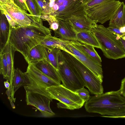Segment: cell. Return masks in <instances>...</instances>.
<instances>
[{"instance_id":"obj_29","label":"cell","mask_w":125,"mask_h":125,"mask_svg":"<svg viewBox=\"0 0 125 125\" xmlns=\"http://www.w3.org/2000/svg\"><path fill=\"white\" fill-rule=\"evenodd\" d=\"M109 0H88L84 4L85 10L99 5Z\"/></svg>"},{"instance_id":"obj_40","label":"cell","mask_w":125,"mask_h":125,"mask_svg":"<svg viewBox=\"0 0 125 125\" xmlns=\"http://www.w3.org/2000/svg\"><path fill=\"white\" fill-rule=\"evenodd\" d=\"M84 2V4L88 0H82Z\"/></svg>"},{"instance_id":"obj_25","label":"cell","mask_w":125,"mask_h":125,"mask_svg":"<svg viewBox=\"0 0 125 125\" xmlns=\"http://www.w3.org/2000/svg\"><path fill=\"white\" fill-rule=\"evenodd\" d=\"M29 9V12L37 21L42 22L40 18L42 15L41 10L35 0H24Z\"/></svg>"},{"instance_id":"obj_32","label":"cell","mask_w":125,"mask_h":125,"mask_svg":"<svg viewBox=\"0 0 125 125\" xmlns=\"http://www.w3.org/2000/svg\"><path fill=\"white\" fill-rule=\"evenodd\" d=\"M107 28L114 34L120 38H122L125 33L121 32L120 29L116 27L109 26Z\"/></svg>"},{"instance_id":"obj_37","label":"cell","mask_w":125,"mask_h":125,"mask_svg":"<svg viewBox=\"0 0 125 125\" xmlns=\"http://www.w3.org/2000/svg\"><path fill=\"white\" fill-rule=\"evenodd\" d=\"M120 40L122 45L125 50V40L121 37L120 38Z\"/></svg>"},{"instance_id":"obj_35","label":"cell","mask_w":125,"mask_h":125,"mask_svg":"<svg viewBox=\"0 0 125 125\" xmlns=\"http://www.w3.org/2000/svg\"><path fill=\"white\" fill-rule=\"evenodd\" d=\"M12 93V87L10 85L9 88L7 89L6 92V93L7 95L9 100L11 99Z\"/></svg>"},{"instance_id":"obj_31","label":"cell","mask_w":125,"mask_h":125,"mask_svg":"<svg viewBox=\"0 0 125 125\" xmlns=\"http://www.w3.org/2000/svg\"><path fill=\"white\" fill-rule=\"evenodd\" d=\"M0 12L5 15L11 28H15L19 26L5 10L0 8Z\"/></svg>"},{"instance_id":"obj_36","label":"cell","mask_w":125,"mask_h":125,"mask_svg":"<svg viewBox=\"0 0 125 125\" xmlns=\"http://www.w3.org/2000/svg\"><path fill=\"white\" fill-rule=\"evenodd\" d=\"M4 83L5 88L7 89L10 87V84L8 80L4 81Z\"/></svg>"},{"instance_id":"obj_5","label":"cell","mask_w":125,"mask_h":125,"mask_svg":"<svg viewBox=\"0 0 125 125\" xmlns=\"http://www.w3.org/2000/svg\"><path fill=\"white\" fill-rule=\"evenodd\" d=\"M24 73L26 81L24 86L25 90L46 96L52 102L53 99L46 89L52 86L60 85L61 83L45 75L33 64H28Z\"/></svg>"},{"instance_id":"obj_3","label":"cell","mask_w":125,"mask_h":125,"mask_svg":"<svg viewBox=\"0 0 125 125\" xmlns=\"http://www.w3.org/2000/svg\"><path fill=\"white\" fill-rule=\"evenodd\" d=\"M92 31L106 57L115 60L125 57V50L121 41V38L102 25H97Z\"/></svg>"},{"instance_id":"obj_26","label":"cell","mask_w":125,"mask_h":125,"mask_svg":"<svg viewBox=\"0 0 125 125\" xmlns=\"http://www.w3.org/2000/svg\"><path fill=\"white\" fill-rule=\"evenodd\" d=\"M8 72V66L5 53L3 51L0 52V73L3 78L6 79Z\"/></svg>"},{"instance_id":"obj_13","label":"cell","mask_w":125,"mask_h":125,"mask_svg":"<svg viewBox=\"0 0 125 125\" xmlns=\"http://www.w3.org/2000/svg\"><path fill=\"white\" fill-rule=\"evenodd\" d=\"M58 20L59 27L57 30L54 31V36L66 41H77V33L70 20Z\"/></svg>"},{"instance_id":"obj_7","label":"cell","mask_w":125,"mask_h":125,"mask_svg":"<svg viewBox=\"0 0 125 125\" xmlns=\"http://www.w3.org/2000/svg\"><path fill=\"white\" fill-rule=\"evenodd\" d=\"M46 90L52 99L57 100L59 108L71 110L78 109L84 105L85 102L75 92L72 91L62 84L47 88Z\"/></svg>"},{"instance_id":"obj_6","label":"cell","mask_w":125,"mask_h":125,"mask_svg":"<svg viewBox=\"0 0 125 125\" xmlns=\"http://www.w3.org/2000/svg\"><path fill=\"white\" fill-rule=\"evenodd\" d=\"M82 0H49L50 15L57 20H69L86 14Z\"/></svg>"},{"instance_id":"obj_24","label":"cell","mask_w":125,"mask_h":125,"mask_svg":"<svg viewBox=\"0 0 125 125\" xmlns=\"http://www.w3.org/2000/svg\"><path fill=\"white\" fill-rule=\"evenodd\" d=\"M72 45L85 55L101 63V58L95 50L94 46L81 43L78 44H73Z\"/></svg>"},{"instance_id":"obj_20","label":"cell","mask_w":125,"mask_h":125,"mask_svg":"<svg viewBox=\"0 0 125 125\" xmlns=\"http://www.w3.org/2000/svg\"><path fill=\"white\" fill-rule=\"evenodd\" d=\"M45 58V46L38 44L31 49L25 59L29 64H34Z\"/></svg>"},{"instance_id":"obj_18","label":"cell","mask_w":125,"mask_h":125,"mask_svg":"<svg viewBox=\"0 0 125 125\" xmlns=\"http://www.w3.org/2000/svg\"><path fill=\"white\" fill-rule=\"evenodd\" d=\"M10 31V27L4 14L0 12V52L4 48L8 42Z\"/></svg>"},{"instance_id":"obj_39","label":"cell","mask_w":125,"mask_h":125,"mask_svg":"<svg viewBox=\"0 0 125 125\" xmlns=\"http://www.w3.org/2000/svg\"><path fill=\"white\" fill-rule=\"evenodd\" d=\"M9 101H10V104L11 105V106L12 108L14 109L15 108V106L14 104V103L13 102V101H11V100H10Z\"/></svg>"},{"instance_id":"obj_11","label":"cell","mask_w":125,"mask_h":125,"mask_svg":"<svg viewBox=\"0 0 125 125\" xmlns=\"http://www.w3.org/2000/svg\"><path fill=\"white\" fill-rule=\"evenodd\" d=\"M25 91L27 105L33 106L37 108L42 116L51 117L55 115L50 107L51 101L48 98L40 94Z\"/></svg>"},{"instance_id":"obj_42","label":"cell","mask_w":125,"mask_h":125,"mask_svg":"<svg viewBox=\"0 0 125 125\" xmlns=\"http://www.w3.org/2000/svg\"><path fill=\"white\" fill-rule=\"evenodd\" d=\"M121 118H125V116H122L121 117Z\"/></svg>"},{"instance_id":"obj_8","label":"cell","mask_w":125,"mask_h":125,"mask_svg":"<svg viewBox=\"0 0 125 125\" xmlns=\"http://www.w3.org/2000/svg\"><path fill=\"white\" fill-rule=\"evenodd\" d=\"M57 72L62 85L68 89L75 92L85 86L81 80L67 63L62 51L59 56Z\"/></svg>"},{"instance_id":"obj_30","label":"cell","mask_w":125,"mask_h":125,"mask_svg":"<svg viewBox=\"0 0 125 125\" xmlns=\"http://www.w3.org/2000/svg\"><path fill=\"white\" fill-rule=\"evenodd\" d=\"M75 92L85 102L90 97L89 92L84 87L77 90Z\"/></svg>"},{"instance_id":"obj_19","label":"cell","mask_w":125,"mask_h":125,"mask_svg":"<svg viewBox=\"0 0 125 125\" xmlns=\"http://www.w3.org/2000/svg\"><path fill=\"white\" fill-rule=\"evenodd\" d=\"M109 25L119 28L125 26V4L123 2L110 20Z\"/></svg>"},{"instance_id":"obj_33","label":"cell","mask_w":125,"mask_h":125,"mask_svg":"<svg viewBox=\"0 0 125 125\" xmlns=\"http://www.w3.org/2000/svg\"><path fill=\"white\" fill-rule=\"evenodd\" d=\"M15 3L23 9L29 11V9L24 0H13Z\"/></svg>"},{"instance_id":"obj_2","label":"cell","mask_w":125,"mask_h":125,"mask_svg":"<svg viewBox=\"0 0 125 125\" xmlns=\"http://www.w3.org/2000/svg\"><path fill=\"white\" fill-rule=\"evenodd\" d=\"M84 107L87 112L103 117L121 118L125 116V97L119 90L95 95L85 102Z\"/></svg>"},{"instance_id":"obj_27","label":"cell","mask_w":125,"mask_h":125,"mask_svg":"<svg viewBox=\"0 0 125 125\" xmlns=\"http://www.w3.org/2000/svg\"><path fill=\"white\" fill-rule=\"evenodd\" d=\"M40 18L48 22L50 29L55 31L58 29L59 26V21L54 16L50 14L41 15Z\"/></svg>"},{"instance_id":"obj_15","label":"cell","mask_w":125,"mask_h":125,"mask_svg":"<svg viewBox=\"0 0 125 125\" xmlns=\"http://www.w3.org/2000/svg\"><path fill=\"white\" fill-rule=\"evenodd\" d=\"M80 43L77 41H66L51 35L46 37L39 44L45 46L57 48L62 51L68 52L67 48V46L68 45L78 44Z\"/></svg>"},{"instance_id":"obj_10","label":"cell","mask_w":125,"mask_h":125,"mask_svg":"<svg viewBox=\"0 0 125 125\" xmlns=\"http://www.w3.org/2000/svg\"><path fill=\"white\" fill-rule=\"evenodd\" d=\"M0 8L5 10L19 26L30 25L38 22L31 14L16 4L13 0H8L5 4H0Z\"/></svg>"},{"instance_id":"obj_43","label":"cell","mask_w":125,"mask_h":125,"mask_svg":"<svg viewBox=\"0 0 125 125\" xmlns=\"http://www.w3.org/2000/svg\"></svg>"},{"instance_id":"obj_41","label":"cell","mask_w":125,"mask_h":125,"mask_svg":"<svg viewBox=\"0 0 125 125\" xmlns=\"http://www.w3.org/2000/svg\"><path fill=\"white\" fill-rule=\"evenodd\" d=\"M122 38L124 39L125 40V35Z\"/></svg>"},{"instance_id":"obj_14","label":"cell","mask_w":125,"mask_h":125,"mask_svg":"<svg viewBox=\"0 0 125 125\" xmlns=\"http://www.w3.org/2000/svg\"><path fill=\"white\" fill-rule=\"evenodd\" d=\"M73 27L77 33L92 31L98 24L86 14L73 17L69 20Z\"/></svg>"},{"instance_id":"obj_16","label":"cell","mask_w":125,"mask_h":125,"mask_svg":"<svg viewBox=\"0 0 125 125\" xmlns=\"http://www.w3.org/2000/svg\"><path fill=\"white\" fill-rule=\"evenodd\" d=\"M3 51L6 54L8 66V73L6 79L11 85L15 70L14 65V56L16 51L9 43L8 40L2 51Z\"/></svg>"},{"instance_id":"obj_44","label":"cell","mask_w":125,"mask_h":125,"mask_svg":"<svg viewBox=\"0 0 125 125\" xmlns=\"http://www.w3.org/2000/svg\"></svg>"},{"instance_id":"obj_17","label":"cell","mask_w":125,"mask_h":125,"mask_svg":"<svg viewBox=\"0 0 125 125\" xmlns=\"http://www.w3.org/2000/svg\"><path fill=\"white\" fill-rule=\"evenodd\" d=\"M33 64L45 75L61 83V81L57 71L45 59Z\"/></svg>"},{"instance_id":"obj_23","label":"cell","mask_w":125,"mask_h":125,"mask_svg":"<svg viewBox=\"0 0 125 125\" xmlns=\"http://www.w3.org/2000/svg\"><path fill=\"white\" fill-rule=\"evenodd\" d=\"M61 51V49L57 48L45 46V59L57 71L59 68V56Z\"/></svg>"},{"instance_id":"obj_21","label":"cell","mask_w":125,"mask_h":125,"mask_svg":"<svg viewBox=\"0 0 125 125\" xmlns=\"http://www.w3.org/2000/svg\"><path fill=\"white\" fill-rule=\"evenodd\" d=\"M26 79L24 73L19 68L15 69L14 76L12 84V93L11 99L9 100L15 102L16 98H14L15 92L20 87L24 86L26 84Z\"/></svg>"},{"instance_id":"obj_34","label":"cell","mask_w":125,"mask_h":125,"mask_svg":"<svg viewBox=\"0 0 125 125\" xmlns=\"http://www.w3.org/2000/svg\"><path fill=\"white\" fill-rule=\"evenodd\" d=\"M119 90L121 94L125 97V77L122 80L120 88Z\"/></svg>"},{"instance_id":"obj_28","label":"cell","mask_w":125,"mask_h":125,"mask_svg":"<svg viewBox=\"0 0 125 125\" xmlns=\"http://www.w3.org/2000/svg\"><path fill=\"white\" fill-rule=\"evenodd\" d=\"M41 10L42 15H49V0H35Z\"/></svg>"},{"instance_id":"obj_4","label":"cell","mask_w":125,"mask_h":125,"mask_svg":"<svg viewBox=\"0 0 125 125\" xmlns=\"http://www.w3.org/2000/svg\"><path fill=\"white\" fill-rule=\"evenodd\" d=\"M62 52L67 63L91 94L104 93L102 82L88 68L70 52Z\"/></svg>"},{"instance_id":"obj_38","label":"cell","mask_w":125,"mask_h":125,"mask_svg":"<svg viewBox=\"0 0 125 125\" xmlns=\"http://www.w3.org/2000/svg\"><path fill=\"white\" fill-rule=\"evenodd\" d=\"M119 29L121 32L125 33V26L121 27Z\"/></svg>"},{"instance_id":"obj_9","label":"cell","mask_w":125,"mask_h":125,"mask_svg":"<svg viewBox=\"0 0 125 125\" xmlns=\"http://www.w3.org/2000/svg\"><path fill=\"white\" fill-rule=\"evenodd\" d=\"M121 2L119 0H109L85 11L86 15L97 23L103 24L110 19Z\"/></svg>"},{"instance_id":"obj_1","label":"cell","mask_w":125,"mask_h":125,"mask_svg":"<svg viewBox=\"0 0 125 125\" xmlns=\"http://www.w3.org/2000/svg\"><path fill=\"white\" fill-rule=\"evenodd\" d=\"M51 35L50 29L43 26L42 22H37L15 28L10 27L8 41L16 51L20 52L25 59L33 47L46 37Z\"/></svg>"},{"instance_id":"obj_22","label":"cell","mask_w":125,"mask_h":125,"mask_svg":"<svg viewBox=\"0 0 125 125\" xmlns=\"http://www.w3.org/2000/svg\"><path fill=\"white\" fill-rule=\"evenodd\" d=\"M76 40L80 43L100 49L99 43L92 31L78 32L76 34Z\"/></svg>"},{"instance_id":"obj_12","label":"cell","mask_w":125,"mask_h":125,"mask_svg":"<svg viewBox=\"0 0 125 125\" xmlns=\"http://www.w3.org/2000/svg\"><path fill=\"white\" fill-rule=\"evenodd\" d=\"M67 48L68 52L71 53L103 82V76L101 63L85 55L72 44L68 45Z\"/></svg>"}]
</instances>
